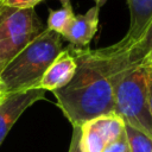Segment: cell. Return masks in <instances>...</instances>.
Returning <instances> with one entry per match:
<instances>
[{
  "label": "cell",
  "mask_w": 152,
  "mask_h": 152,
  "mask_svg": "<svg viewBox=\"0 0 152 152\" xmlns=\"http://www.w3.org/2000/svg\"><path fill=\"white\" fill-rule=\"evenodd\" d=\"M80 145L82 152H103L106 147V141L95 128L91 121L83 124L81 127Z\"/></svg>",
  "instance_id": "cell-10"
},
{
  "label": "cell",
  "mask_w": 152,
  "mask_h": 152,
  "mask_svg": "<svg viewBox=\"0 0 152 152\" xmlns=\"http://www.w3.org/2000/svg\"><path fill=\"white\" fill-rule=\"evenodd\" d=\"M148 102H150V112H151V118H152V74H151L150 87H148Z\"/></svg>",
  "instance_id": "cell-15"
},
{
  "label": "cell",
  "mask_w": 152,
  "mask_h": 152,
  "mask_svg": "<svg viewBox=\"0 0 152 152\" xmlns=\"http://www.w3.org/2000/svg\"><path fill=\"white\" fill-rule=\"evenodd\" d=\"M97 50L104 58L113 87L115 114L126 125L152 139V118L148 102L152 74L150 55L139 62H128L126 55L110 52L106 48Z\"/></svg>",
  "instance_id": "cell-2"
},
{
  "label": "cell",
  "mask_w": 152,
  "mask_h": 152,
  "mask_svg": "<svg viewBox=\"0 0 152 152\" xmlns=\"http://www.w3.org/2000/svg\"><path fill=\"white\" fill-rule=\"evenodd\" d=\"M46 26L40 21L34 8H0V72L1 70Z\"/></svg>",
  "instance_id": "cell-4"
},
{
  "label": "cell",
  "mask_w": 152,
  "mask_h": 152,
  "mask_svg": "<svg viewBox=\"0 0 152 152\" xmlns=\"http://www.w3.org/2000/svg\"><path fill=\"white\" fill-rule=\"evenodd\" d=\"M80 138H81L80 127H74L72 135H71V141H70V146H69L68 152H82L81 145H80Z\"/></svg>",
  "instance_id": "cell-14"
},
{
  "label": "cell",
  "mask_w": 152,
  "mask_h": 152,
  "mask_svg": "<svg viewBox=\"0 0 152 152\" xmlns=\"http://www.w3.org/2000/svg\"><path fill=\"white\" fill-rule=\"evenodd\" d=\"M103 152H129L128 141L126 138V132L121 137H119L116 140L107 144Z\"/></svg>",
  "instance_id": "cell-12"
},
{
  "label": "cell",
  "mask_w": 152,
  "mask_h": 152,
  "mask_svg": "<svg viewBox=\"0 0 152 152\" xmlns=\"http://www.w3.org/2000/svg\"><path fill=\"white\" fill-rule=\"evenodd\" d=\"M63 51L62 37L45 28L0 72L4 96L38 88L46 69Z\"/></svg>",
  "instance_id": "cell-3"
},
{
  "label": "cell",
  "mask_w": 152,
  "mask_h": 152,
  "mask_svg": "<svg viewBox=\"0 0 152 152\" xmlns=\"http://www.w3.org/2000/svg\"><path fill=\"white\" fill-rule=\"evenodd\" d=\"M104 0H96L101 6ZM129 10V26L122 39L106 49L114 53L126 55L128 62H139L147 53L152 39V0H126Z\"/></svg>",
  "instance_id": "cell-5"
},
{
  "label": "cell",
  "mask_w": 152,
  "mask_h": 152,
  "mask_svg": "<svg viewBox=\"0 0 152 152\" xmlns=\"http://www.w3.org/2000/svg\"><path fill=\"white\" fill-rule=\"evenodd\" d=\"M100 6L94 5L86 13L75 15V19L62 36L74 48H87L99 28Z\"/></svg>",
  "instance_id": "cell-8"
},
{
  "label": "cell",
  "mask_w": 152,
  "mask_h": 152,
  "mask_svg": "<svg viewBox=\"0 0 152 152\" xmlns=\"http://www.w3.org/2000/svg\"><path fill=\"white\" fill-rule=\"evenodd\" d=\"M2 99H4V94H2V90H1V88H0V104H1V102H2Z\"/></svg>",
  "instance_id": "cell-17"
},
{
  "label": "cell",
  "mask_w": 152,
  "mask_h": 152,
  "mask_svg": "<svg viewBox=\"0 0 152 152\" xmlns=\"http://www.w3.org/2000/svg\"><path fill=\"white\" fill-rule=\"evenodd\" d=\"M1 7H2V1L0 0V8H1Z\"/></svg>",
  "instance_id": "cell-18"
},
{
  "label": "cell",
  "mask_w": 152,
  "mask_h": 152,
  "mask_svg": "<svg viewBox=\"0 0 152 152\" xmlns=\"http://www.w3.org/2000/svg\"><path fill=\"white\" fill-rule=\"evenodd\" d=\"M77 69V63L69 49H63V51L56 57L51 65L46 69L43 75L38 88L50 91H55L64 86H66L74 77Z\"/></svg>",
  "instance_id": "cell-7"
},
{
  "label": "cell",
  "mask_w": 152,
  "mask_h": 152,
  "mask_svg": "<svg viewBox=\"0 0 152 152\" xmlns=\"http://www.w3.org/2000/svg\"><path fill=\"white\" fill-rule=\"evenodd\" d=\"M77 69L71 81L52 91L57 106L72 127L108 114H115L114 93L103 56L99 50L68 46Z\"/></svg>",
  "instance_id": "cell-1"
},
{
  "label": "cell",
  "mask_w": 152,
  "mask_h": 152,
  "mask_svg": "<svg viewBox=\"0 0 152 152\" xmlns=\"http://www.w3.org/2000/svg\"><path fill=\"white\" fill-rule=\"evenodd\" d=\"M150 57H151V56H150ZM151 59H152V58H151Z\"/></svg>",
  "instance_id": "cell-19"
},
{
  "label": "cell",
  "mask_w": 152,
  "mask_h": 152,
  "mask_svg": "<svg viewBox=\"0 0 152 152\" xmlns=\"http://www.w3.org/2000/svg\"><path fill=\"white\" fill-rule=\"evenodd\" d=\"M2 6L18 8V10H32L43 0H1Z\"/></svg>",
  "instance_id": "cell-13"
},
{
  "label": "cell",
  "mask_w": 152,
  "mask_h": 152,
  "mask_svg": "<svg viewBox=\"0 0 152 152\" xmlns=\"http://www.w3.org/2000/svg\"><path fill=\"white\" fill-rule=\"evenodd\" d=\"M129 152H152V139L142 132L125 124Z\"/></svg>",
  "instance_id": "cell-11"
},
{
  "label": "cell",
  "mask_w": 152,
  "mask_h": 152,
  "mask_svg": "<svg viewBox=\"0 0 152 152\" xmlns=\"http://www.w3.org/2000/svg\"><path fill=\"white\" fill-rule=\"evenodd\" d=\"M146 53H147V55H150V56H151V58H152V39H151V42H150V44H148V46H147Z\"/></svg>",
  "instance_id": "cell-16"
},
{
  "label": "cell",
  "mask_w": 152,
  "mask_h": 152,
  "mask_svg": "<svg viewBox=\"0 0 152 152\" xmlns=\"http://www.w3.org/2000/svg\"><path fill=\"white\" fill-rule=\"evenodd\" d=\"M61 7L57 10H50L46 21V28L58 33L61 37L65 33L72 20L75 19L71 0H59Z\"/></svg>",
  "instance_id": "cell-9"
},
{
  "label": "cell",
  "mask_w": 152,
  "mask_h": 152,
  "mask_svg": "<svg viewBox=\"0 0 152 152\" xmlns=\"http://www.w3.org/2000/svg\"><path fill=\"white\" fill-rule=\"evenodd\" d=\"M45 93L44 89L34 88L4 96L0 104V145L20 115L33 103L45 99Z\"/></svg>",
  "instance_id": "cell-6"
}]
</instances>
